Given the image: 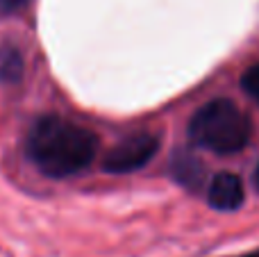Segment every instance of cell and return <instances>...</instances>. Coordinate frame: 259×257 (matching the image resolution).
Wrapping results in <instances>:
<instances>
[{"label":"cell","mask_w":259,"mask_h":257,"mask_svg":"<svg viewBox=\"0 0 259 257\" xmlns=\"http://www.w3.org/2000/svg\"><path fill=\"white\" fill-rule=\"evenodd\" d=\"M98 153V137L59 116H44L27 137V155L44 176L68 178L84 171Z\"/></svg>","instance_id":"6da1fadb"},{"label":"cell","mask_w":259,"mask_h":257,"mask_svg":"<svg viewBox=\"0 0 259 257\" xmlns=\"http://www.w3.org/2000/svg\"><path fill=\"white\" fill-rule=\"evenodd\" d=\"M250 118L225 98L202 105L189 121V139L219 155L239 153L250 141Z\"/></svg>","instance_id":"7a4b0ae2"},{"label":"cell","mask_w":259,"mask_h":257,"mask_svg":"<svg viewBox=\"0 0 259 257\" xmlns=\"http://www.w3.org/2000/svg\"><path fill=\"white\" fill-rule=\"evenodd\" d=\"M157 150H159V139L148 132H139L107 150L103 157V168L107 173H132L146 166Z\"/></svg>","instance_id":"3957f363"},{"label":"cell","mask_w":259,"mask_h":257,"mask_svg":"<svg viewBox=\"0 0 259 257\" xmlns=\"http://www.w3.org/2000/svg\"><path fill=\"white\" fill-rule=\"evenodd\" d=\"M207 200L219 212L239 209L243 205V200H246L241 178L234 176V173H216L209 182V189H207Z\"/></svg>","instance_id":"277c9868"},{"label":"cell","mask_w":259,"mask_h":257,"mask_svg":"<svg viewBox=\"0 0 259 257\" xmlns=\"http://www.w3.org/2000/svg\"><path fill=\"white\" fill-rule=\"evenodd\" d=\"M170 176L191 191H198L207 180L202 162L193 153H189V150H178L170 157Z\"/></svg>","instance_id":"5b68a950"},{"label":"cell","mask_w":259,"mask_h":257,"mask_svg":"<svg viewBox=\"0 0 259 257\" xmlns=\"http://www.w3.org/2000/svg\"><path fill=\"white\" fill-rule=\"evenodd\" d=\"M21 71H23L21 55L12 48L0 50V77H5V80H18Z\"/></svg>","instance_id":"8992f818"},{"label":"cell","mask_w":259,"mask_h":257,"mask_svg":"<svg viewBox=\"0 0 259 257\" xmlns=\"http://www.w3.org/2000/svg\"><path fill=\"white\" fill-rule=\"evenodd\" d=\"M241 87L255 103H259V64H252L250 68H246L241 77Z\"/></svg>","instance_id":"52a82bcc"},{"label":"cell","mask_w":259,"mask_h":257,"mask_svg":"<svg viewBox=\"0 0 259 257\" xmlns=\"http://www.w3.org/2000/svg\"><path fill=\"white\" fill-rule=\"evenodd\" d=\"M30 0H0V12L3 14H14L18 9H23Z\"/></svg>","instance_id":"ba28073f"},{"label":"cell","mask_w":259,"mask_h":257,"mask_svg":"<svg viewBox=\"0 0 259 257\" xmlns=\"http://www.w3.org/2000/svg\"><path fill=\"white\" fill-rule=\"evenodd\" d=\"M239 257H259V248L257 250H250V253H246V255H239Z\"/></svg>","instance_id":"9c48e42d"},{"label":"cell","mask_w":259,"mask_h":257,"mask_svg":"<svg viewBox=\"0 0 259 257\" xmlns=\"http://www.w3.org/2000/svg\"><path fill=\"white\" fill-rule=\"evenodd\" d=\"M255 185H257V189H259V166H257V171H255Z\"/></svg>","instance_id":"30bf717a"}]
</instances>
